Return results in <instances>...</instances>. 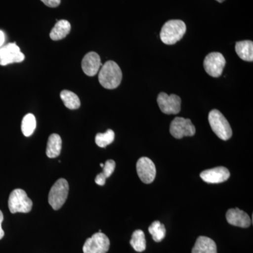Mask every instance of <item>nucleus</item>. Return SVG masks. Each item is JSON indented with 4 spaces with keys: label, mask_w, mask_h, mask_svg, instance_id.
Returning <instances> with one entry per match:
<instances>
[{
    "label": "nucleus",
    "mask_w": 253,
    "mask_h": 253,
    "mask_svg": "<svg viewBox=\"0 0 253 253\" xmlns=\"http://www.w3.org/2000/svg\"><path fill=\"white\" fill-rule=\"evenodd\" d=\"M122 78V71L115 61H106L100 70L99 81L106 89H116L121 84Z\"/></svg>",
    "instance_id": "1"
},
{
    "label": "nucleus",
    "mask_w": 253,
    "mask_h": 253,
    "mask_svg": "<svg viewBox=\"0 0 253 253\" xmlns=\"http://www.w3.org/2000/svg\"><path fill=\"white\" fill-rule=\"evenodd\" d=\"M186 31L185 23L181 20H170L165 23L160 33V38L164 44L172 45L181 41Z\"/></svg>",
    "instance_id": "2"
},
{
    "label": "nucleus",
    "mask_w": 253,
    "mask_h": 253,
    "mask_svg": "<svg viewBox=\"0 0 253 253\" xmlns=\"http://www.w3.org/2000/svg\"><path fill=\"white\" fill-rule=\"evenodd\" d=\"M210 126L212 131L222 140H229L232 136V129L224 115L217 109L212 110L208 116Z\"/></svg>",
    "instance_id": "3"
},
{
    "label": "nucleus",
    "mask_w": 253,
    "mask_h": 253,
    "mask_svg": "<svg viewBox=\"0 0 253 253\" xmlns=\"http://www.w3.org/2000/svg\"><path fill=\"white\" fill-rule=\"evenodd\" d=\"M8 206L10 212L28 213L31 212L33 208V201L28 198L24 190L15 189L10 194Z\"/></svg>",
    "instance_id": "4"
},
{
    "label": "nucleus",
    "mask_w": 253,
    "mask_h": 253,
    "mask_svg": "<svg viewBox=\"0 0 253 253\" xmlns=\"http://www.w3.org/2000/svg\"><path fill=\"white\" fill-rule=\"evenodd\" d=\"M69 185L65 179H59L55 182L50 189L49 204L54 211H58L61 208L68 198Z\"/></svg>",
    "instance_id": "5"
},
{
    "label": "nucleus",
    "mask_w": 253,
    "mask_h": 253,
    "mask_svg": "<svg viewBox=\"0 0 253 253\" xmlns=\"http://www.w3.org/2000/svg\"><path fill=\"white\" fill-rule=\"evenodd\" d=\"M109 248L108 236L102 232H98L86 240L83 251L84 253H107Z\"/></svg>",
    "instance_id": "6"
},
{
    "label": "nucleus",
    "mask_w": 253,
    "mask_h": 253,
    "mask_svg": "<svg viewBox=\"0 0 253 253\" xmlns=\"http://www.w3.org/2000/svg\"><path fill=\"white\" fill-rule=\"evenodd\" d=\"M225 65L226 60L219 52L210 53L204 59L205 71L211 77H220Z\"/></svg>",
    "instance_id": "7"
},
{
    "label": "nucleus",
    "mask_w": 253,
    "mask_h": 253,
    "mask_svg": "<svg viewBox=\"0 0 253 253\" xmlns=\"http://www.w3.org/2000/svg\"><path fill=\"white\" fill-rule=\"evenodd\" d=\"M169 131L173 137L182 139L184 136H192L196 134V127L191 120L176 117L171 122Z\"/></svg>",
    "instance_id": "8"
},
{
    "label": "nucleus",
    "mask_w": 253,
    "mask_h": 253,
    "mask_svg": "<svg viewBox=\"0 0 253 253\" xmlns=\"http://www.w3.org/2000/svg\"><path fill=\"white\" fill-rule=\"evenodd\" d=\"M157 102L160 109L165 114L175 115L180 112L181 100L177 95L161 92L158 94Z\"/></svg>",
    "instance_id": "9"
},
{
    "label": "nucleus",
    "mask_w": 253,
    "mask_h": 253,
    "mask_svg": "<svg viewBox=\"0 0 253 253\" xmlns=\"http://www.w3.org/2000/svg\"><path fill=\"white\" fill-rule=\"evenodd\" d=\"M25 59V55L16 43H9L0 48V65L6 66L11 63H21Z\"/></svg>",
    "instance_id": "10"
},
{
    "label": "nucleus",
    "mask_w": 253,
    "mask_h": 253,
    "mask_svg": "<svg viewBox=\"0 0 253 253\" xmlns=\"http://www.w3.org/2000/svg\"><path fill=\"white\" fill-rule=\"evenodd\" d=\"M136 172L142 182L151 184L156 178V166L150 158L141 157L136 163Z\"/></svg>",
    "instance_id": "11"
},
{
    "label": "nucleus",
    "mask_w": 253,
    "mask_h": 253,
    "mask_svg": "<svg viewBox=\"0 0 253 253\" xmlns=\"http://www.w3.org/2000/svg\"><path fill=\"white\" fill-rule=\"evenodd\" d=\"M201 179L209 184H219L228 180L230 172L227 168L217 167L206 169L200 174Z\"/></svg>",
    "instance_id": "12"
},
{
    "label": "nucleus",
    "mask_w": 253,
    "mask_h": 253,
    "mask_svg": "<svg viewBox=\"0 0 253 253\" xmlns=\"http://www.w3.org/2000/svg\"><path fill=\"white\" fill-rule=\"evenodd\" d=\"M226 221L231 225L241 228H248L251 226L252 221L247 213L239 208H231L226 212Z\"/></svg>",
    "instance_id": "13"
},
{
    "label": "nucleus",
    "mask_w": 253,
    "mask_h": 253,
    "mask_svg": "<svg viewBox=\"0 0 253 253\" xmlns=\"http://www.w3.org/2000/svg\"><path fill=\"white\" fill-rule=\"evenodd\" d=\"M102 66L99 55L94 51L88 53L82 61V68L84 74L88 76H94L99 72Z\"/></svg>",
    "instance_id": "14"
},
{
    "label": "nucleus",
    "mask_w": 253,
    "mask_h": 253,
    "mask_svg": "<svg viewBox=\"0 0 253 253\" xmlns=\"http://www.w3.org/2000/svg\"><path fill=\"white\" fill-rule=\"evenodd\" d=\"M192 253H217L215 242L207 236H199L196 240Z\"/></svg>",
    "instance_id": "15"
},
{
    "label": "nucleus",
    "mask_w": 253,
    "mask_h": 253,
    "mask_svg": "<svg viewBox=\"0 0 253 253\" xmlns=\"http://www.w3.org/2000/svg\"><path fill=\"white\" fill-rule=\"evenodd\" d=\"M236 52L240 59L246 61H253V42L251 41L237 42L235 46Z\"/></svg>",
    "instance_id": "16"
},
{
    "label": "nucleus",
    "mask_w": 253,
    "mask_h": 253,
    "mask_svg": "<svg viewBox=\"0 0 253 253\" xmlns=\"http://www.w3.org/2000/svg\"><path fill=\"white\" fill-rule=\"evenodd\" d=\"M71 28V23L66 20L57 21L50 33V38L52 41H61L69 34Z\"/></svg>",
    "instance_id": "17"
},
{
    "label": "nucleus",
    "mask_w": 253,
    "mask_h": 253,
    "mask_svg": "<svg viewBox=\"0 0 253 253\" xmlns=\"http://www.w3.org/2000/svg\"><path fill=\"white\" fill-rule=\"evenodd\" d=\"M62 148V140L57 134H52L48 139L46 154L48 158H54L59 156Z\"/></svg>",
    "instance_id": "18"
},
{
    "label": "nucleus",
    "mask_w": 253,
    "mask_h": 253,
    "mask_svg": "<svg viewBox=\"0 0 253 253\" xmlns=\"http://www.w3.org/2000/svg\"><path fill=\"white\" fill-rule=\"evenodd\" d=\"M61 99L66 108L71 110L79 109L81 107V100L77 94L73 91L63 90L61 92Z\"/></svg>",
    "instance_id": "19"
},
{
    "label": "nucleus",
    "mask_w": 253,
    "mask_h": 253,
    "mask_svg": "<svg viewBox=\"0 0 253 253\" xmlns=\"http://www.w3.org/2000/svg\"><path fill=\"white\" fill-rule=\"evenodd\" d=\"M116 168V162L113 160H108L103 167V172L97 174L95 178V183L99 186H104L106 184L107 178L110 177Z\"/></svg>",
    "instance_id": "20"
},
{
    "label": "nucleus",
    "mask_w": 253,
    "mask_h": 253,
    "mask_svg": "<svg viewBox=\"0 0 253 253\" xmlns=\"http://www.w3.org/2000/svg\"><path fill=\"white\" fill-rule=\"evenodd\" d=\"M130 245L136 252H144L146 249V241L144 231L140 229L134 231L131 235Z\"/></svg>",
    "instance_id": "21"
},
{
    "label": "nucleus",
    "mask_w": 253,
    "mask_h": 253,
    "mask_svg": "<svg viewBox=\"0 0 253 253\" xmlns=\"http://www.w3.org/2000/svg\"><path fill=\"white\" fill-rule=\"evenodd\" d=\"M150 234L155 242H161L166 236V229L161 221H155L149 227Z\"/></svg>",
    "instance_id": "22"
},
{
    "label": "nucleus",
    "mask_w": 253,
    "mask_h": 253,
    "mask_svg": "<svg viewBox=\"0 0 253 253\" xmlns=\"http://www.w3.org/2000/svg\"><path fill=\"white\" fill-rule=\"evenodd\" d=\"M36 118L31 113L25 116L21 123V130L24 136H30L34 132L36 128Z\"/></svg>",
    "instance_id": "23"
},
{
    "label": "nucleus",
    "mask_w": 253,
    "mask_h": 253,
    "mask_svg": "<svg viewBox=\"0 0 253 253\" xmlns=\"http://www.w3.org/2000/svg\"><path fill=\"white\" fill-rule=\"evenodd\" d=\"M115 139V132L112 129H108L105 133H98L95 137V142L101 148H106Z\"/></svg>",
    "instance_id": "24"
},
{
    "label": "nucleus",
    "mask_w": 253,
    "mask_h": 253,
    "mask_svg": "<svg viewBox=\"0 0 253 253\" xmlns=\"http://www.w3.org/2000/svg\"><path fill=\"white\" fill-rule=\"evenodd\" d=\"M41 1L49 7H56L61 3V0H41Z\"/></svg>",
    "instance_id": "25"
},
{
    "label": "nucleus",
    "mask_w": 253,
    "mask_h": 253,
    "mask_svg": "<svg viewBox=\"0 0 253 253\" xmlns=\"http://www.w3.org/2000/svg\"><path fill=\"white\" fill-rule=\"evenodd\" d=\"M3 220H4V216H3L2 212L0 211V240L2 239L4 236V231H3L2 227H1Z\"/></svg>",
    "instance_id": "26"
},
{
    "label": "nucleus",
    "mask_w": 253,
    "mask_h": 253,
    "mask_svg": "<svg viewBox=\"0 0 253 253\" xmlns=\"http://www.w3.org/2000/svg\"><path fill=\"white\" fill-rule=\"evenodd\" d=\"M5 41L4 33L3 31H0V48L3 46Z\"/></svg>",
    "instance_id": "27"
},
{
    "label": "nucleus",
    "mask_w": 253,
    "mask_h": 253,
    "mask_svg": "<svg viewBox=\"0 0 253 253\" xmlns=\"http://www.w3.org/2000/svg\"><path fill=\"white\" fill-rule=\"evenodd\" d=\"M216 1H218L219 3H222L223 1H225V0H216Z\"/></svg>",
    "instance_id": "28"
},
{
    "label": "nucleus",
    "mask_w": 253,
    "mask_h": 253,
    "mask_svg": "<svg viewBox=\"0 0 253 253\" xmlns=\"http://www.w3.org/2000/svg\"><path fill=\"white\" fill-rule=\"evenodd\" d=\"M100 166H101V168H103L104 166V164H103V163H101V164H100Z\"/></svg>",
    "instance_id": "29"
}]
</instances>
